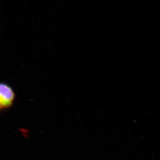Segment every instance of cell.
<instances>
[{
    "label": "cell",
    "mask_w": 160,
    "mask_h": 160,
    "mask_svg": "<svg viewBox=\"0 0 160 160\" xmlns=\"http://www.w3.org/2000/svg\"><path fill=\"white\" fill-rule=\"evenodd\" d=\"M16 94L11 86L5 82L0 84V109L6 110L11 108L14 102Z\"/></svg>",
    "instance_id": "6da1fadb"
}]
</instances>
